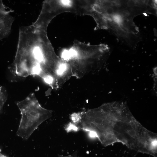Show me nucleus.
Returning <instances> with one entry per match:
<instances>
[{
    "instance_id": "obj_1",
    "label": "nucleus",
    "mask_w": 157,
    "mask_h": 157,
    "mask_svg": "<svg viewBox=\"0 0 157 157\" xmlns=\"http://www.w3.org/2000/svg\"><path fill=\"white\" fill-rule=\"evenodd\" d=\"M82 126L105 146L120 142L142 153L154 137L153 133L136 120L123 102L107 103L90 110L83 119Z\"/></svg>"
},
{
    "instance_id": "obj_2",
    "label": "nucleus",
    "mask_w": 157,
    "mask_h": 157,
    "mask_svg": "<svg viewBox=\"0 0 157 157\" xmlns=\"http://www.w3.org/2000/svg\"><path fill=\"white\" fill-rule=\"evenodd\" d=\"M108 50L104 44L93 45L76 40L71 47L63 49L60 56L70 66L82 68L102 63Z\"/></svg>"
},
{
    "instance_id": "obj_3",
    "label": "nucleus",
    "mask_w": 157,
    "mask_h": 157,
    "mask_svg": "<svg viewBox=\"0 0 157 157\" xmlns=\"http://www.w3.org/2000/svg\"><path fill=\"white\" fill-rule=\"evenodd\" d=\"M16 104L21 114L17 135L27 140L41 124L51 117L52 111L42 107L34 93Z\"/></svg>"
},
{
    "instance_id": "obj_4",
    "label": "nucleus",
    "mask_w": 157,
    "mask_h": 157,
    "mask_svg": "<svg viewBox=\"0 0 157 157\" xmlns=\"http://www.w3.org/2000/svg\"><path fill=\"white\" fill-rule=\"evenodd\" d=\"M76 5L74 0H59L46 1L42 13L51 20L56 16L65 13H74Z\"/></svg>"
},
{
    "instance_id": "obj_5",
    "label": "nucleus",
    "mask_w": 157,
    "mask_h": 157,
    "mask_svg": "<svg viewBox=\"0 0 157 157\" xmlns=\"http://www.w3.org/2000/svg\"><path fill=\"white\" fill-rule=\"evenodd\" d=\"M6 92L4 88L0 86V111L3 107L6 99Z\"/></svg>"
},
{
    "instance_id": "obj_6",
    "label": "nucleus",
    "mask_w": 157,
    "mask_h": 157,
    "mask_svg": "<svg viewBox=\"0 0 157 157\" xmlns=\"http://www.w3.org/2000/svg\"><path fill=\"white\" fill-rule=\"evenodd\" d=\"M59 157H77V154L76 153L73 154L71 155L68 156H60Z\"/></svg>"
}]
</instances>
